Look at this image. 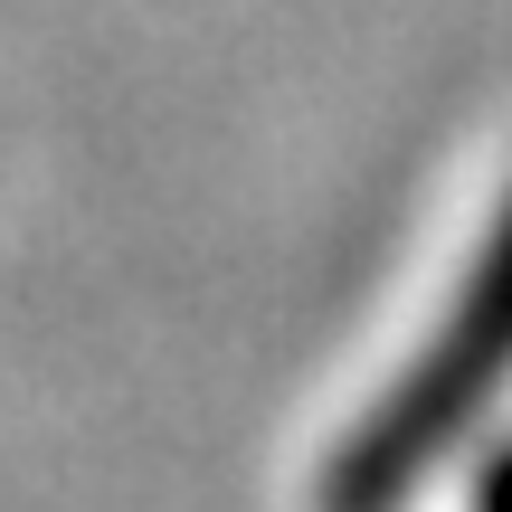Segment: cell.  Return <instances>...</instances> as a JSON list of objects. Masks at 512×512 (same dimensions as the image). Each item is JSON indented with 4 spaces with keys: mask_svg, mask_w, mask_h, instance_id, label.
Returning a JSON list of instances; mask_svg holds the SVG:
<instances>
[{
    "mask_svg": "<svg viewBox=\"0 0 512 512\" xmlns=\"http://www.w3.org/2000/svg\"><path fill=\"white\" fill-rule=\"evenodd\" d=\"M475 512H512V446H494L475 475Z\"/></svg>",
    "mask_w": 512,
    "mask_h": 512,
    "instance_id": "7a4b0ae2",
    "label": "cell"
},
{
    "mask_svg": "<svg viewBox=\"0 0 512 512\" xmlns=\"http://www.w3.org/2000/svg\"><path fill=\"white\" fill-rule=\"evenodd\" d=\"M503 380H512V200H503V219L484 228L475 266L446 294V313L418 342V361H408L399 380L361 408V427L323 456L313 512H399L465 437H475V418L503 399Z\"/></svg>",
    "mask_w": 512,
    "mask_h": 512,
    "instance_id": "6da1fadb",
    "label": "cell"
}]
</instances>
